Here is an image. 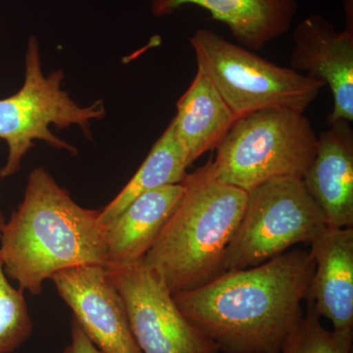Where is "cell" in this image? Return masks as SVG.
Wrapping results in <instances>:
<instances>
[{
	"label": "cell",
	"instance_id": "obj_12",
	"mask_svg": "<svg viewBox=\"0 0 353 353\" xmlns=\"http://www.w3.org/2000/svg\"><path fill=\"white\" fill-rule=\"evenodd\" d=\"M310 245L315 268L306 299L334 331H353V227L327 226Z\"/></svg>",
	"mask_w": 353,
	"mask_h": 353
},
{
	"label": "cell",
	"instance_id": "obj_17",
	"mask_svg": "<svg viewBox=\"0 0 353 353\" xmlns=\"http://www.w3.org/2000/svg\"><path fill=\"white\" fill-rule=\"evenodd\" d=\"M308 299L306 312L288 334L281 353H352L353 331L326 329Z\"/></svg>",
	"mask_w": 353,
	"mask_h": 353
},
{
	"label": "cell",
	"instance_id": "obj_16",
	"mask_svg": "<svg viewBox=\"0 0 353 353\" xmlns=\"http://www.w3.org/2000/svg\"><path fill=\"white\" fill-rule=\"evenodd\" d=\"M189 166L187 155L176 138L171 122L131 180L110 203L99 210L101 224L106 226L141 194L182 183Z\"/></svg>",
	"mask_w": 353,
	"mask_h": 353
},
{
	"label": "cell",
	"instance_id": "obj_11",
	"mask_svg": "<svg viewBox=\"0 0 353 353\" xmlns=\"http://www.w3.org/2000/svg\"><path fill=\"white\" fill-rule=\"evenodd\" d=\"M308 194L321 209L327 226L353 227V131L339 120L318 137L317 150L304 175Z\"/></svg>",
	"mask_w": 353,
	"mask_h": 353
},
{
	"label": "cell",
	"instance_id": "obj_6",
	"mask_svg": "<svg viewBox=\"0 0 353 353\" xmlns=\"http://www.w3.org/2000/svg\"><path fill=\"white\" fill-rule=\"evenodd\" d=\"M64 74L61 70L46 76L41 67L38 39L32 37L28 43L25 58V80L16 94L0 99V139L8 146V157L0 178L17 174L25 155L34 146V141H46L51 148L77 154L78 150L50 131L78 126L90 139L92 120L105 117L101 101L88 108H81L65 90H61Z\"/></svg>",
	"mask_w": 353,
	"mask_h": 353
},
{
	"label": "cell",
	"instance_id": "obj_5",
	"mask_svg": "<svg viewBox=\"0 0 353 353\" xmlns=\"http://www.w3.org/2000/svg\"><path fill=\"white\" fill-rule=\"evenodd\" d=\"M197 71L212 83L236 119L257 111L304 113L324 83L259 57L217 32L199 29L190 38Z\"/></svg>",
	"mask_w": 353,
	"mask_h": 353
},
{
	"label": "cell",
	"instance_id": "obj_14",
	"mask_svg": "<svg viewBox=\"0 0 353 353\" xmlns=\"http://www.w3.org/2000/svg\"><path fill=\"white\" fill-rule=\"evenodd\" d=\"M183 190L181 183L145 192L106 225L105 269L120 268L143 260L173 214Z\"/></svg>",
	"mask_w": 353,
	"mask_h": 353
},
{
	"label": "cell",
	"instance_id": "obj_19",
	"mask_svg": "<svg viewBox=\"0 0 353 353\" xmlns=\"http://www.w3.org/2000/svg\"><path fill=\"white\" fill-rule=\"evenodd\" d=\"M64 353H102L83 332L75 319L72 320L71 343L65 348Z\"/></svg>",
	"mask_w": 353,
	"mask_h": 353
},
{
	"label": "cell",
	"instance_id": "obj_1",
	"mask_svg": "<svg viewBox=\"0 0 353 353\" xmlns=\"http://www.w3.org/2000/svg\"><path fill=\"white\" fill-rule=\"evenodd\" d=\"M314 268L310 250H292L172 296L219 352L281 353L303 315L301 303L308 296Z\"/></svg>",
	"mask_w": 353,
	"mask_h": 353
},
{
	"label": "cell",
	"instance_id": "obj_4",
	"mask_svg": "<svg viewBox=\"0 0 353 353\" xmlns=\"http://www.w3.org/2000/svg\"><path fill=\"white\" fill-rule=\"evenodd\" d=\"M318 137L303 113L267 109L234 122L217 148L215 175L248 192L276 178L303 179Z\"/></svg>",
	"mask_w": 353,
	"mask_h": 353
},
{
	"label": "cell",
	"instance_id": "obj_20",
	"mask_svg": "<svg viewBox=\"0 0 353 353\" xmlns=\"http://www.w3.org/2000/svg\"><path fill=\"white\" fill-rule=\"evenodd\" d=\"M6 219L2 211L0 210V234H1L2 229H3L4 225H6Z\"/></svg>",
	"mask_w": 353,
	"mask_h": 353
},
{
	"label": "cell",
	"instance_id": "obj_8",
	"mask_svg": "<svg viewBox=\"0 0 353 353\" xmlns=\"http://www.w3.org/2000/svg\"><path fill=\"white\" fill-rule=\"evenodd\" d=\"M106 271L124 301L141 353L220 352L183 314L169 290L143 262Z\"/></svg>",
	"mask_w": 353,
	"mask_h": 353
},
{
	"label": "cell",
	"instance_id": "obj_3",
	"mask_svg": "<svg viewBox=\"0 0 353 353\" xmlns=\"http://www.w3.org/2000/svg\"><path fill=\"white\" fill-rule=\"evenodd\" d=\"M183 194L141 262L172 294L208 285L226 272L228 246L248 192L222 182L213 159L183 181Z\"/></svg>",
	"mask_w": 353,
	"mask_h": 353
},
{
	"label": "cell",
	"instance_id": "obj_2",
	"mask_svg": "<svg viewBox=\"0 0 353 353\" xmlns=\"http://www.w3.org/2000/svg\"><path fill=\"white\" fill-rule=\"evenodd\" d=\"M108 236L99 210L79 205L43 168L30 174L24 199L0 234L4 272L32 296L57 272L106 266Z\"/></svg>",
	"mask_w": 353,
	"mask_h": 353
},
{
	"label": "cell",
	"instance_id": "obj_18",
	"mask_svg": "<svg viewBox=\"0 0 353 353\" xmlns=\"http://www.w3.org/2000/svg\"><path fill=\"white\" fill-rule=\"evenodd\" d=\"M32 322L24 292L9 283L0 259V353H11L31 336Z\"/></svg>",
	"mask_w": 353,
	"mask_h": 353
},
{
	"label": "cell",
	"instance_id": "obj_9",
	"mask_svg": "<svg viewBox=\"0 0 353 353\" xmlns=\"http://www.w3.org/2000/svg\"><path fill=\"white\" fill-rule=\"evenodd\" d=\"M50 280L74 319L102 353H141L126 305L105 267H73L57 272Z\"/></svg>",
	"mask_w": 353,
	"mask_h": 353
},
{
	"label": "cell",
	"instance_id": "obj_13",
	"mask_svg": "<svg viewBox=\"0 0 353 353\" xmlns=\"http://www.w3.org/2000/svg\"><path fill=\"white\" fill-rule=\"evenodd\" d=\"M188 4L206 9L241 46L252 50L289 31L299 8L297 0H152V11L163 17Z\"/></svg>",
	"mask_w": 353,
	"mask_h": 353
},
{
	"label": "cell",
	"instance_id": "obj_10",
	"mask_svg": "<svg viewBox=\"0 0 353 353\" xmlns=\"http://www.w3.org/2000/svg\"><path fill=\"white\" fill-rule=\"evenodd\" d=\"M290 64L299 74L328 85L333 97L329 124L353 120V24L338 31L321 15H311L296 26Z\"/></svg>",
	"mask_w": 353,
	"mask_h": 353
},
{
	"label": "cell",
	"instance_id": "obj_15",
	"mask_svg": "<svg viewBox=\"0 0 353 353\" xmlns=\"http://www.w3.org/2000/svg\"><path fill=\"white\" fill-rule=\"evenodd\" d=\"M236 119L212 83L197 71L176 103L174 132L189 165L204 153L217 150Z\"/></svg>",
	"mask_w": 353,
	"mask_h": 353
},
{
	"label": "cell",
	"instance_id": "obj_7",
	"mask_svg": "<svg viewBox=\"0 0 353 353\" xmlns=\"http://www.w3.org/2000/svg\"><path fill=\"white\" fill-rule=\"evenodd\" d=\"M326 227L303 179H273L248 192L243 217L228 246L225 269L259 266L292 246L311 243Z\"/></svg>",
	"mask_w": 353,
	"mask_h": 353
}]
</instances>
